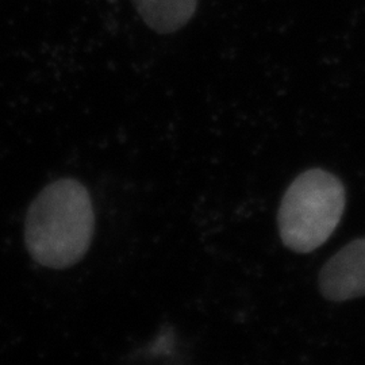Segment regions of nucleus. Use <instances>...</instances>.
Segmentation results:
<instances>
[{
  "instance_id": "obj_1",
  "label": "nucleus",
  "mask_w": 365,
  "mask_h": 365,
  "mask_svg": "<svg viewBox=\"0 0 365 365\" xmlns=\"http://www.w3.org/2000/svg\"><path fill=\"white\" fill-rule=\"evenodd\" d=\"M95 214L87 188L73 179L53 182L27 211L25 241L33 260L63 269L84 257L91 244Z\"/></svg>"
},
{
  "instance_id": "obj_2",
  "label": "nucleus",
  "mask_w": 365,
  "mask_h": 365,
  "mask_svg": "<svg viewBox=\"0 0 365 365\" xmlns=\"http://www.w3.org/2000/svg\"><path fill=\"white\" fill-rule=\"evenodd\" d=\"M346 205L342 182L324 170H309L289 184L277 214L283 244L297 253H310L334 233Z\"/></svg>"
},
{
  "instance_id": "obj_3",
  "label": "nucleus",
  "mask_w": 365,
  "mask_h": 365,
  "mask_svg": "<svg viewBox=\"0 0 365 365\" xmlns=\"http://www.w3.org/2000/svg\"><path fill=\"white\" fill-rule=\"evenodd\" d=\"M319 291L331 302L365 297V237L357 238L330 257L319 272Z\"/></svg>"
},
{
  "instance_id": "obj_4",
  "label": "nucleus",
  "mask_w": 365,
  "mask_h": 365,
  "mask_svg": "<svg viewBox=\"0 0 365 365\" xmlns=\"http://www.w3.org/2000/svg\"><path fill=\"white\" fill-rule=\"evenodd\" d=\"M145 24L160 34L185 26L194 16L197 0H131Z\"/></svg>"
}]
</instances>
